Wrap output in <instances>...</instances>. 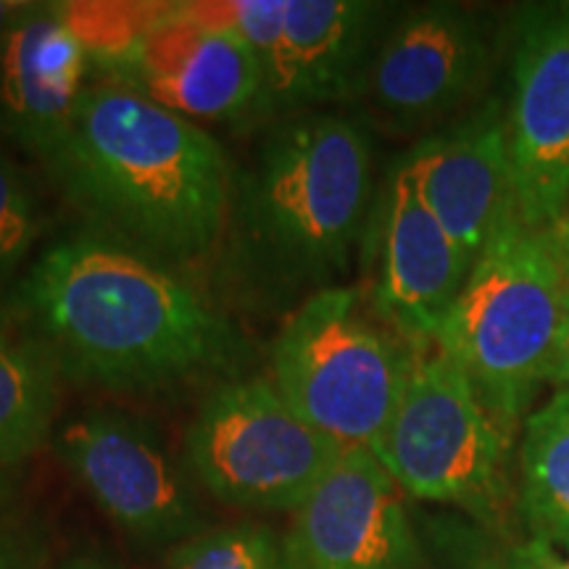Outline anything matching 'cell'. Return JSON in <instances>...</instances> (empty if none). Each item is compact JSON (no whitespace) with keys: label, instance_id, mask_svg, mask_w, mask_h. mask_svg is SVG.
<instances>
[{"label":"cell","instance_id":"obj_12","mask_svg":"<svg viewBox=\"0 0 569 569\" xmlns=\"http://www.w3.org/2000/svg\"><path fill=\"white\" fill-rule=\"evenodd\" d=\"M509 156L517 213L551 227L569 203V3H528L509 27Z\"/></svg>","mask_w":569,"mask_h":569},{"label":"cell","instance_id":"obj_19","mask_svg":"<svg viewBox=\"0 0 569 569\" xmlns=\"http://www.w3.org/2000/svg\"><path fill=\"white\" fill-rule=\"evenodd\" d=\"M425 540L440 569H569V553L525 528L488 530L459 515L427 517Z\"/></svg>","mask_w":569,"mask_h":569},{"label":"cell","instance_id":"obj_22","mask_svg":"<svg viewBox=\"0 0 569 569\" xmlns=\"http://www.w3.org/2000/svg\"><path fill=\"white\" fill-rule=\"evenodd\" d=\"M549 386H557L559 390H567L569 393V317H567L565 332H561L557 356H553Z\"/></svg>","mask_w":569,"mask_h":569},{"label":"cell","instance_id":"obj_26","mask_svg":"<svg viewBox=\"0 0 569 569\" xmlns=\"http://www.w3.org/2000/svg\"><path fill=\"white\" fill-rule=\"evenodd\" d=\"M0 569H21V565L11 557H0Z\"/></svg>","mask_w":569,"mask_h":569},{"label":"cell","instance_id":"obj_23","mask_svg":"<svg viewBox=\"0 0 569 569\" xmlns=\"http://www.w3.org/2000/svg\"><path fill=\"white\" fill-rule=\"evenodd\" d=\"M549 230L553 234V243H557L559 253H561V261H565V267L569 272V203L565 206L561 217L549 227Z\"/></svg>","mask_w":569,"mask_h":569},{"label":"cell","instance_id":"obj_20","mask_svg":"<svg viewBox=\"0 0 569 569\" xmlns=\"http://www.w3.org/2000/svg\"><path fill=\"white\" fill-rule=\"evenodd\" d=\"M46 193L38 174L0 146V280L17 274L48 230Z\"/></svg>","mask_w":569,"mask_h":569},{"label":"cell","instance_id":"obj_28","mask_svg":"<svg viewBox=\"0 0 569 569\" xmlns=\"http://www.w3.org/2000/svg\"><path fill=\"white\" fill-rule=\"evenodd\" d=\"M0 309H3V306H0Z\"/></svg>","mask_w":569,"mask_h":569},{"label":"cell","instance_id":"obj_5","mask_svg":"<svg viewBox=\"0 0 569 569\" xmlns=\"http://www.w3.org/2000/svg\"><path fill=\"white\" fill-rule=\"evenodd\" d=\"M415 351L369 315L359 290L338 284L284 317L269 377L319 432L375 453L401 403Z\"/></svg>","mask_w":569,"mask_h":569},{"label":"cell","instance_id":"obj_9","mask_svg":"<svg viewBox=\"0 0 569 569\" xmlns=\"http://www.w3.org/2000/svg\"><path fill=\"white\" fill-rule=\"evenodd\" d=\"M507 38L475 6L398 9L377 42L359 101L388 132L425 138L486 101Z\"/></svg>","mask_w":569,"mask_h":569},{"label":"cell","instance_id":"obj_6","mask_svg":"<svg viewBox=\"0 0 569 569\" xmlns=\"http://www.w3.org/2000/svg\"><path fill=\"white\" fill-rule=\"evenodd\" d=\"M511 446L472 382L440 348L415 351L411 372L375 457L411 498L443 503L488 530L517 528Z\"/></svg>","mask_w":569,"mask_h":569},{"label":"cell","instance_id":"obj_8","mask_svg":"<svg viewBox=\"0 0 569 569\" xmlns=\"http://www.w3.org/2000/svg\"><path fill=\"white\" fill-rule=\"evenodd\" d=\"M184 11L238 34L261 67V124L356 103L398 6L375 0H196ZM259 124V127H261Z\"/></svg>","mask_w":569,"mask_h":569},{"label":"cell","instance_id":"obj_13","mask_svg":"<svg viewBox=\"0 0 569 569\" xmlns=\"http://www.w3.org/2000/svg\"><path fill=\"white\" fill-rule=\"evenodd\" d=\"M403 490L369 448H348L282 538L290 569H425Z\"/></svg>","mask_w":569,"mask_h":569},{"label":"cell","instance_id":"obj_15","mask_svg":"<svg viewBox=\"0 0 569 569\" xmlns=\"http://www.w3.org/2000/svg\"><path fill=\"white\" fill-rule=\"evenodd\" d=\"M403 161L415 172L427 206L475 264L503 219L517 211L507 103L486 98L419 138Z\"/></svg>","mask_w":569,"mask_h":569},{"label":"cell","instance_id":"obj_21","mask_svg":"<svg viewBox=\"0 0 569 569\" xmlns=\"http://www.w3.org/2000/svg\"><path fill=\"white\" fill-rule=\"evenodd\" d=\"M167 569H290L282 538L261 522L201 530L177 543Z\"/></svg>","mask_w":569,"mask_h":569},{"label":"cell","instance_id":"obj_3","mask_svg":"<svg viewBox=\"0 0 569 569\" xmlns=\"http://www.w3.org/2000/svg\"><path fill=\"white\" fill-rule=\"evenodd\" d=\"M40 169L82 224L188 274L211 264L232 159L206 127L90 82Z\"/></svg>","mask_w":569,"mask_h":569},{"label":"cell","instance_id":"obj_2","mask_svg":"<svg viewBox=\"0 0 569 569\" xmlns=\"http://www.w3.org/2000/svg\"><path fill=\"white\" fill-rule=\"evenodd\" d=\"M232 161L224 230L211 259L219 301L274 317L338 288L375 213V148L365 119L306 111L256 127Z\"/></svg>","mask_w":569,"mask_h":569},{"label":"cell","instance_id":"obj_1","mask_svg":"<svg viewBox=\"0 0 569 569\" xmlns=\"http://www.w3.org/2000/svg\"><path fill=\"white\" fill-rule=\"evenodd\" d=\"M9 306L51 346L63 380L169 398L243 377L253 348L193 274L88 224L32 261Z\"/></svg>","mask_w":569,"mask_h":569},{"label":"cell","instance_id":"obj_24","mask_svg":"<svg viewBox=\"0 0 569 569\" xmlns=\"http://www.w3.org/2000/svg\"><path fill=\"white\" fill-rule=\"evenodd\" d=\"M59 569H119V567L111 565L106 557H98V553H77V557L63 561Z\"/></svg>","mask_w":569,"mask_h":569},{"label":"cell","instance_id":"obj_17","mask_svg":"<svg viewBox=\"0 0 569 569\" xmlns=\"http://www.w3.org/2000/svg\"><path fill=\"white\" fill-rule=\"evenodd\" d=\"M63 372L51 346L9 303L0 309V469L53 436Z\"/></svg>","mask_w":569,"mask_h":569},{"label":"cell","instance_id":"obj_16","mask_svg":"<svg viewBox=\"0 0 569 569\" xmlns=\"http://www.w3.org/2000/svg\"><path fill=\"white\" fill-rule=\"evenodd\" d=\"M90 84V56L59 3H27L0 42V134L40 161Z\"/></svg>","mask_w":569,"mask_h":569},{"label":"cell","instance_id":"obj_14","mask_svg":"<svg viewBox=\"0 0 569 569\" xmlns=\"http://www.w3.org/2000/svg\"><path fill=\"white\" fill-rule=\"evenodd\" d=\"M367 238H375L372 311L411 348L432 346L472 259L427 206L403 156L390 169Z\"/></svg>","mask_w":569,"mask_h":569},{"label":"cell","instance_id":"obj_4","mask_svg":"<svg viewBox=\"0 0 569 569\" xmlns=\"http://www.w3.org/2000/svg\"><path fill=\"white\" fill-rule=\"evenodd\" d=\"M567 317L569 272L551 230L511 211L475 259L436 338L509 440L549 386Z\"/></svg>","mask_w":569,"mask_h":569},{"label":"cell","instance_id":"obj_18","mask_svg":"<svg viewBox=\"0 0 569 569\" xmlns=\"http://www.w3.org/2000/svg\"><path fill=\"white\" fill-rule=\"evenodd\" d=\"M517 515L525 530L569 553V393L530 411L519 443Z\"/></svg>","mask_w":569,"mask_h":569},{"label":"cell","instance_id":"obj_25","mask_svg":"<svg viewBox=\"0 0 569 569\" xmlns=\"http://www.w3.org/2000/svg\"><path fill=\"white\" fill-rule=\"evenodd\" d=\"M24 0H0V42H3L6 32L11 30V24L17 21V17L24 11Z\"/></svg>","mask_w":569,"mask_h":569},{"label":"cell","instance_id":"obj_7","mask_svg":"<svg viewBox=\"0 0 569 569\" xmlns=\"http://www.w3.org/2000/svg\"><path fill=\"white\" fill-rule=\"evenodd\" d=\"M346 451L306 422L269 375L213 386L184 430L193 480L248 511H296Z\"/></svg>","mask_w":569,"mask_h":569},{"label":"cell","instance_id":"obj_11","mask_svg":"<svg viewBox=\"0 0 569 569\" xmlns=\"http://www.w3.org/2000/svg\"><path fill=\"white\" fill-rule=\"evenodd\" d=\"M90 82L117 84L196 124L253 132L261 124L264 80L238 34L169 3L127 51L90 67Z\"/></svg>","mask_w":569,"mask_h":569},{"label":"cell","instance_id":"obj_10","mask_svg":"<svg viewBox=\"0 0 569 569\" xmlns=\"http://www.w3.org/2000/svg\"><path fill=\"white\" fill-rule=\"evenodd\" d=\"M56 451L96 507L142 549H169L203 528L193 475L156 427L117 407H92L59 430Z\"/></svg>","mask_w":569,"mask_h":569},{"label":"cell","instance_id":"obj_27","mask_svg":"<svg viewBox=\"0 0 569 569\" xmlns=\"http://www.w3.org/2000/svg\"><path fill=\"white\" fill-rule=\"evenodd\" d=\"M6 490H9V482H6V478H3V469H0V503H3Z\"/></svg>","mask_w":569,"mask_h":569}]
</instances>
